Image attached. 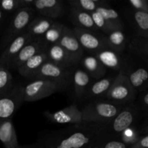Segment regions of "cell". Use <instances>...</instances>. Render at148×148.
<instances>
[{
  "label": "cell",
  "instance_id": "cell-26",
  "mask_svg": "<svg viewBox=\"0 0 148 148\" xmlns=\"http://www.w3.org/2000/svg\"><path fill=\"white\" fill-rule=\"evenodd\" d=\"M107 45L108 49L117 53H121L127 46V36L121 30H116L106 35Z\"/></svg>",
  "mask_w": 148,
  "mask_h": 148
},
{
  "label": "cell",
  "instance_id": "cell-36",
  "mask_svg": "<svg viewBox=\"0 0 148 148\" xmlns=\"http://www.w3.org/2000/svg\"><path fill=\"white\" fill-rule=\"evenodd\" d=\"M128 4L132 10L148 12L147 0H129Z\"/></svg>",
  "mask_w": 148,
  "mask_h": 148
},
{
  "label": "cell",
  "instance_id": "cell-11",
  "mask_svg": "<svg viewBox=\"0 0 148 148\" xmlns=\"http://www.w3.org/2000/svg\"><path fill=\"white\" fill-rule=\"evenodd\" d=\"M44 51L47 56L48 61L57 65L59 67L69 69L78 65L72 56L59 43L46 46Z\"/></svg>",
  "mask_w": 148,
  "mask_h": 148
},
{
  "label": "cell",
  "instance_id": "cell-8",
  "mask_svg": "<svg viewBox=\"0 0 148 148\" xmlns=\"http://www.w3.org/2000/svg\"><path fill=\"white\" fill-rule=\"evenodd\" d=\"M35 10L33 8H23L14 13L12 19L7 28L1 47L5 48L16 37L26 31L27 26L33 19Z\"/></svg>",
  "mask_w": 148,
  "mask_h": 148
},
{
  "label": "cell",
  "instance_id": "cell-35",
  "mask_svg": "<svg viewBox=\"0 0 148 148\" xmlns=\"http://www.w3.org/2000/svg\"><path fill=\"white\" fill-rule=\"evenodd\" d=\"M0 9L3 12L13 13L20 10L18 0H2L0 1Z\"/></svg>",
  "mask_w": 148,
  "mask_h": 148
},
{
  "label": "cell",
  "instance_id": "cell-30",
  "mask_svg": "<svg viewBox=\"0 0 148 148\" xmlns=\"http://www.w3.org/2000/svg\"><path fill=\"white\" fill-rule=\"evenodd\" d=\"M95 12L100 13L106 20L117 30H122L124 29V23L121 17L116 10L107 7H99Z\"/></svg>",
  "mask_w": 148,
  "mask_h": 148
},
{
  "label": "cell",
  "instance_id": "cell-23",
  "mask_svg": "<svg viewBox=\"0 0 148 148\" xmlns=\"http://www.w3.org/2000/svg\"><path fill=\"white\" fill-rule=\"evenodd\" d=\"M46 62H48L47 56L43 51L29 59L17 71L21 76L29 78Z\"/></svg>",
  "mask_w": 148,
  "mask_h": 148
},
{
  "label": "cell",
  "instance_id": "cell-9",
  "mask_svg": "<svg viewBox=\"0 0 148 148\" xmlns=\"http://www.w3.org/2000/svg\"><path fill=\"white\" fill-rule=\"evenodd\" d=\"M72 30L84 51L90 52L94 56L101 51L108 49L106 35H101L96 32L84 30L77 27H75Z\"/></svg>",
  "mask_w": 148,
  "mask_h": 148
},
{
  "label": "cell",
  "instance_id": "cell-25",
  "mask_svg": "<svg viewBox=\"0 0 148 148\" xmlns=\"http://www.w3.org/2000/svg\"><path fill=\"white\" fill-rule=\"evenodd\" d=\"M127 75L130 84L137 92H143L147 89L148 72L147 69L140 67L132 71L127 70Z\"/></svg>",
  "mask_w": 148,
  "mask_h": 148
},
{
  "label": "cell",
  "instance_id": "cell-28",
  "mask_svg": "<svg viewBox=\"0 0 148 148\" xmlns=\"http://www.w3.org/2000/svg\"><path fill=\"white\" fill-rule=\"evenodd\" d=\"M71 7L79 9L87 12H95L99 7H107L108 4L106 0H70Z\"/></svg>",
  "mask_w": 148,
  "mask_h": 148
},
{
  "label": "cell",
  "instance_id": "cell-20",
  "mask_svg": "<svg viewBox=\"0 0 148 148\" xmlns=\"http://www.w3.org/2000/svg\"><path fill=\"white\" fill-rule=\"evenodd\" d=\"M0 142L4 148H20L12 119L0 122Z\"/></svg>",
  "mask_w": 148,
  "mask_h": 148
},
{
  "label": "cell",
  "instance_id": "cell-21",
  "mask_svg": "<svg viewBox=\"0 0 148 148\" xmlns=\"http://www.w3.org/2000/svg\"><path fill=\"white\" fill-rule=\"evenodd\" d=\"M70 19L75 25V27L98 33V28L94 24L92 17L89 12L75 7H71Z\"/></svg>",
  "mask_w": 148,
  "mask_h": 148
},
{
  "label": "cell",
  "instance_id": "cell-4",
  "mask_svg": "<svg viewBox=\"0 0 148 148\" xmlns=\"http://www.w3.org/2000/svg\"><path fill=\"white\" fill-rule=\"evenodd\" d=\"M63 90V87L50 79H34L24 85L23 101L34 102Z\"/></svg>",
  "mask_w": 148,
  "mask_h": 148
},
{
  "label": "cell",
  "instance_id": "cell-3",
  "mask_svg": "<svg viewBox=\"0 0 148 148\" xmlns=\"http://www.w3.org/2000/svg\"><path fill=\"white\" fill-rule=\"evenodd\" d=\"M137 93V90L129 81L127 70L122 68L114 77L112 85L103 95V98L118 103L124 104L132 102Z\"/></svg>",
  "mask_w": 148,
  "mask_h": 148
},
{
  "label": "cell",
  "instance_id": "cell-29",
  "mask_svg": "<svg viewBox=\"0 0 148 148\" xmlns=\"http://www.w3.org/2000/svg\"><path fill=\"white\" fill-rule=\"evenodd\" d=\"M65 26L62 23L55 22L51 27L47 30L41 39V41L46 46L59 43Z\"/></svg>",
  "mask_w": 148,
  "mask_h": 148
},
{
  "label": "cell",
  "instance_id": "cell-41",
  "mask_svg": "<svg viewBox=\"0 0 148 148\" xmlns=\"http://www.w3.org/2000/svg\"><path fill=\"white\" fill-rule=\"evenodd\" d=\"M3 18H4V12H2V10L0 9V24H1V21H2Z\"/></svg>",
  "mask_w": 148,
  "mask_h": 148
},
{
  "label": "cell",
  "instance_id": "cell-16",
  "mask_svg": "<svg viewBox=\"0 0 148 148\" xmlns=\"http://www.w3.org/2000/svg\"><path fill=\"white\" fill-rule=\"evenodd\" d=\"M127 13L130 25L136 33L135 36L148 39V12L131 9Z\"/></svg>",
  "mask_w": 148,
  "mask_h": 148
},
{
  "label": "cell",
  "instance_id": "cell-6",
  "mask_svg": "<svg viewBox=\"0 0 148 148\" xmlns=\"http://www.w3.org/2000/svg\"><path fill=\"white\" fill-rule=\"evenodd\" d=\"M138 106L132 103L124 106L119 114L108 124H106L108 135L118 139L122 132L133 126L138 116Z\"/></svg>",
  "mask_w": 148,
  "mask_h": 148
},
{
  "label": "cell",
  "instance_id": "cell-33",
  "mask_svg": "<svg viewBox=\"0 0 148 148\" xmlns=\"http://www.w3.org/2000/svg\"><path fill=\"white\" fill-rule=\"evenodd\" d=\"M13 85V78L10 70L0 66V94L8 91Z\"/></svg>",
  "mask_w": 148,
  "mask_h": 148
},
{
  "label": "cell",
  "instance_id": "cell-31",
  "mask_svg": "<svg viewBox=\"0 0 148 148\" xmlns=\"http://www.w3.org/2000/svg\"><path fill=\"white\" fill-rule=\"evenodd\" d=\"M141 134L140 132L136 127L132 126L122 132L119 136L118 139L121 143L125 144L127 147H130L139 140Z\"/></svg>",
  "mask_w": 148,
  "mask_h": 148
},
{
  "label": "cell",
  "instance_id": "cell-40",
  "mask_svg": "<svg viewBox=\"0 0 148 148\" xmlns=\"http://www.w3.org/2000/svg\"><path fill=\"white\" fill-rule=\"evenodd\" d=\"M20 148H42L39 145H27V146H20Z\"/></svg>",
  "mask_w": 148,
  "mask_h": 148
},
{
  "label": "cell",
  "instance_id": "cell-24",
  "mask_svg": "<svg viewBox=\"0 0 148 148\" xmlns=\"http://www.w3.org/2000/svg\"><path fill=\"white\" fill-rule=\"evenodd\" d=\"M114 77H103L92 81L87 90L83 98H93L105 95L112 85Z\"/></svg>",
  "mask_w": 148,
  "mask_h": 148
},
{
  "label": "cell",
  "instance_id": "cell-15",
  "mask_svg": "<svg viewBox=\"0 0 148 148\" xmlns=\"http://www.w3.org/2000/svg\"><path fill=\"white\" fill-rule=\"evenodd\" d=\"M33 8L40 16L51 20L59 18L64 13V8L59 0H35Z\"/></svg>",
  "mask_w": 148,
  "mask_h": 148
},
{
  "label": "cell",
  "instance_id": "cell-19",
  "mask_svg": "<svg viewBox=\"0 0 148 148\" xmlns=\"http://www.w3.org/2000/svg\"><path fill=\"white\" fill-rule=\"evenodd\" d=\"M79 63L82 66L81 68L92 79L95 80L104 77L106 74V69L93 55L83 56Z\"/></svg>",
  "mask_w": 148,
  "mask_h": 148
},
{
  "label": "cell",
  "instance_id": "cell-5",
  "mask_svg": "<svg viewBox=\"0 0 148 148\" xmlns=\"http://www.w3.org/2000/svg\"><path fill=\"white\" fill-rule=\"evenodd\" d=\"M75 66L64 69L50 62L43 64L37 71L32 74L30 79H47L53 81L67 89L72 82V73Z\"/></svg>",
  "mask_w": 148,
  "mask_h": 148
},
{
  "label": "cell",
  "instance_id": "cell-39",
  "mask_svg": "<svg viewBox=\"0 0 148 148\" xmlns=\"http://www.w3.org/2000/svg\"><path fill=\"white\" fill-rule=\"evenodd\" d=\"M20 9L33 8L35 0H18Z\"/></svg>",
  "mask_w": 148,
  "mask_h": 148
},
{
  "label": "cell",
  "instance_id": "cell-38",
  "mask_svg": "<svg viewBox=\"0 0 148 148\" xmlns=\"http://www.w3.org/2000/svg\"><path fill=\"white\" fill-rule=\"evenodd\" d=\"M140 106L143 111H147L148 107V92L147 89L143 91L141 98H140Z\"/></svg>",
  "mask_w": 148,
  "mask_h": 148
},
{
  "label": "cell",
  "instance_id": "cell-13",
  "mask_svg": "<svg viewBox=\"0 0 148 148\" xmlns=\"http://www.w3.org/2000/svg\"><path fill=\"white\" fill-rule=\"evenodd\" d=\"M58 43L62 46L63 49L72 56V59L79 64L81 59L85 56V51L81 47L72 29L65 26L63 34Z\"/></svg>",
  "mask_w": 148,
  "mask_h": 148
},
{
  "label": "cell",
  "instance_id": "cell-27",
  "mask_svg": "<svg viewBox=\"0 0 148 148\" xmlns=\"http://www.w3.org/2000/svg\"><path fill=\"white\" fill-rule=\"evenodd\" d=\"M130 53L137 55L147 62L148 59V39L140 36H134L128 43Z\"/></svg>",
  "mask_w": 148,
  "mask_h": 148
},
{
  "label": "cell",
  "instance_id": "cell-17",
  "mask_svg": "<svg viewBox=\"0 0 148 148\" xmlns=\"http://www.w3.org/2000/svg\"><path fill=\"white\" fill-rule=\"evenodd\" d=\"M54 23V20L43 16L34 17L27 26L26 33L30 36L31 40L41 41L43 36Z\"/></svg>",
  "mask_w": 148,
  "mask_h": 148
},
{
  "label": "cell",
  "instance_id": "cell-1",
  "mask_svg": "<svg viewBox=\"0 0 148 148\" xmlns=\"http://www.w3.org/2000/svg\"><path fill=\"white\" fill-rule=\"evenodd\" d=\"M106 124L84 123L48 132L38 140L42 148H92L109 137Z\"/></svg>",
  "mask_w": 148,
  "mask_h": 148
},
{
  "label": "cell",
  "instance_id": "cell-7",
  "mask_svg": "<svg viewBox=\"0 0 148 148\" xmlns=\"http://www.w3.org/2000/svg\"><path fill=\"white\" fill-rule=\"evenodd\" d=\"M23 88L22 84H14L8 91L0 94V122L11 119L21 106L24 102Z\"/></svg>",
  "mask_w": 148,
  "mask_h": 148
},
{
  "label": "cell",
  "instance_id": "cell-34",
  "mask_svg": "<svg viewBox=\"0 0 148 148\" xmlns=\"http://www.w3.org/2000/svg\"><path fill=\"white\" fill-rule=\"evenodd\" d=\"M92 148H128V147L119 139L109 137L104 139Z\"/></svg>",
  "mask_w": 148,
  "mask_h": 148
},
{
  "label": "cell",
  "instance_id": "cell-37",
  "mask_svg": "<svg viewBox=\"0 0 148 148\" xmlns=\"http://www.w3.org/2000/svg\"><path fill=\"white\" fill-rule=\"evenodd\" d=\"M128 148H148V136L147 131L141 134L139 140Z\"/></svg>",
  "mask_w": 148,
  "mask_h": 148
},
{
  "label": "cell",
  "instance_id": "cell-2",
  "mask_svg": "<svg viewBox=\"0 0 148 148\" xmlns=\"http://www.w3.org/2000/svg\"><path fill=\"white\" fill-rule=\"evenodd\" d=\"M124 106L109 100L92 101L81 110L82 121L88 124H107L119 114Z\"/></svg>",
  "mask_w": 148,
  "mask_h": 148
},
{
  "label": "cell",
  "instance_id": "cell-10",
  "mask_svg": "<svg viewBox=\"0 0 148 148\" xmlns=\"http://www.w3.org/2000/svg\"><path fill=\"white\" fill-rule=\"evenodd\" d=\"M43 115L51 122L55 124L79 125L84 124L82 119V113L76 103L71 104L69 106L59 110L54 113L45 111Z\"/></svg>",
  "mask_w": 148,
  "mask_h": 148
},
{
  "label": "cell",
  "instance_id": "cell-14",
  "mask_svg": "<svg viewBox=\"0 0 148 148\" xmlns=\"http://www.w3.org/2000/svg\"><path fill=\"white\" fill-rule=\"evenodd\" d=\"M30 40L31 39L26 31L12 40L0 55V66L9 69V66L13 58Z\"/></svg>",
  "mask_w": 148,
  "mask_h": 148
},
{
  "label": "cell",
  "instance_id": "cell-32",
  "mask_svg": "<svg viewBox=\"0 0 148 148\" xmlns=\"http://www.w3.org/2000/svg\"><path fill=\"white\" fill-rule=\"evenodd\" d=\"M90 14L92 19V21H93L94 24L96 26L98 30L103 32L106 34V36L111 33V32L117 30L114 26L111 25L107 20H106L100 13L95 11L92 12H90Z\"/></svg>",
  "mask_w": 148,
  "mask_h": 148
},
{
  "label": "cell",
  "instance_id": "cell-18",
  "mask_svg": "<svg viewBox=\"0 0 148 148\" xmlns=\"http://www.w3.org/2000/svg\"><path fill=\"white\" fill-rule=\"evenodd\" d=\"M76 66L74 69L72 73V84L74 87L75 96L78 99H81L85 96L87 90L92 82V79L82 68Z\"/></svg>",
  "mask_w": 148,
  "mask_h": 148
},
{
  "label": "cell",
  "instance_id": "cell-12",
  "mask_svg": "<svg viewBox=\"0 0 148 148\" xmlns=\"http://www.w3.org/2000/svg\"><path fill=\"white\" fill-rule=\"evenodd\" d=\"M46 46L40 40H30L18 52L11 61L9 66L10 69L17 70L29 59L40 52L43 51Z\"/></svg>",
  "mask_w": 148,
  "mask_h": 148
},
{
  "label": "cell",
  "instance_id": "cell-22",
  "mask_svg": "<svg viewBox=\"0 0 148 148\" xmlns=\"http://www.w3.org/2000/svg\"><path fill=\"white\" fill-rule=\"evenodd\" d=\"M94 56L98 59L106 69L120 71L122 69V59L119 53L110 49L101 51Z\"/></svg>",
  "mask_w": 148,
  "mask_h": 148
}]
</instances>
